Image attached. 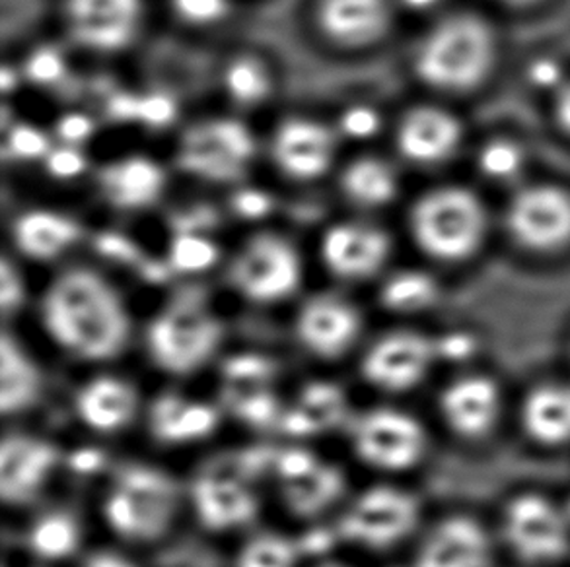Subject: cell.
Listing matches in <instances>:
<instances>
[{"mask_svg":"<svg viewBox=\"0 0 570 567\" xmlns=\"http://www.w3.org/2000/svg\"><path fill=\"white\" fill-rule=\"evenodd\" d=\"M41 325L61 350L85 361H109L131 340V315L114 284L86 267L65 270L47 286Z\"/></svg>","mask_w":570,"mask_h":567,"instance_id":"1","label":"cell"},{"mask_svg":"<svg viewBox=\"0 0 570 567\" xmlns=\"http://www.w3.org/2000/svg\"><path fill=\"white\" fill-rule=\"evenodd\" d=\"M497 61V39L478 16L455 14L436 23L415 57L419 78L440 92H470Z\"/></svg>","mask_w":570,"mask_h":567,"instance_id":"2","label":"cell"},{"mask_svg":"<svg viewBox=\"0 0 570 567\" xmlns=\"http://www.w3.org/2000/svg\"><path fill=\"white\" fill-rule=\"evenodd\" d=\"M223 337V321L205 296L186 290L150 319L145 345L155 368L168 376L186 377L213 360Z\"/></svg>","mask_w":570,"mask_h":567,"instance_id":"3","label":"cell"},{"mask_svg":"<svg viewBox=\"0 0 570 567\" xmlns=\"http://www.w3.org/2000/svg\"><path fill=\"white\" fill-rule=\"evenodd\" d=\"M179 509V488L168 472L150 465H127L104 499L109 529L127 543H158L168 535Z\"/></svg>","mask_w":570,"mask_h":567,"instance_id":"4","label":"cell"},{"mask_svg":"<svg viewBox=\"0 0 570 567\" xmlns=\"http://www.w3.org/2000/svg\"><path fill=\"white\" fill-rule=\"evenodd\" d=\"M489 230L487 208L463 187H440L423 195L411 210L416 246L432 259L458 262L478 253Z\"/></svg>","mask_w":570,"mask_h":567,"instance_id":"5","label":"cell"},{"mask_svg":"<svg viewBox=\"0 0 570 567\" xmlns=\"http://www.w3.org/2000/svg\"><path fill=\"white\" fill-rule=\"evenodd\" d=\"M421 504L411 491L393 486H372L347 507L337 535L348 545L387 550L416 529Z\"/></svg>","mask_w":570,"mask_h":567,"instance_id":"6","label":"cell"},{"mask_svg":"<svg viewBox=\"0 0 570 567\" xmlns=\"http://www.w3.org/2000/svg\"><path fill=\"white\" fill-rule=\"evenodd\" d=\"M301 257L285 238L262 233L249 239L232 262L230 282L254 304H277L301 286Z\"/></svg>","mask_w":570,"mask_h":567,"instance_id":"7","label":"cell"},{"mask_svg":"<svg viewBox=\"0 0 570 567\" xmlns=\"http://www.w3.org/2000/svg\"><path fill=\"white\" fill-rule=\"evenodd\" d=\"M255 153V140L236 119H213L195 125L179 146V168L215 183L238 181Z\"/></svg>","mask_w":570,"mask_h":567,"instance_id":"8","label":"cell"},{"mask_svg":"<svg viewBox=\"0 0 570 567\" xmlns=\"http://www.w3.org/2000/svg\"><path fill=\"white\" fill-rule=\"evenodd\" d=\"M351 441L364 465L385 472L415 467L426 451V431L407 412L395 408H372L358 416Z\"/></svg>","mask_w":570,"mask_h":567,"instance_id":"9","label":"cell"},{"mask_svg":"<svg viewBox=\"0 0 570 567\" xmlns=\"http://www.w3.org/2000/svg\"><path fill=\"white\" fill-rule=\"evenodd\" d=\"M507 231L532 253H557L570 246V192L557 185H528L507 208Z\"/></svg>","mask_w":570,"mask_h":567,"instance_id":"10","label":"cell"},{"mask_svg":"<svg viewBox=\"0 0 570 567\" xmlns=\"http://www.w3.org/2000/svg\"><path fill=\"white\" fill-rule=\"evenodd\" d=\"M502 530L507 545L522 560L551 564L569 553V514L541 496L514 499L507 507Z\"/></svg>","mask_w":570,"mask_h":567,"instance_id":"11","label":"cell"},{"mask_svg":"<svg viewBox=\"0 0 570 567\" xmlns=\"http://www.w3.org/2000/svg\"><path fill=\"white\" fill-rule=\"evenodd\" d=\"M439 340L413 330H395L376 340L364 354V381L384 392H407L423 384L439 361Z\"/></svg>","mask_w":570,"mask_h":567,"instance_id":"12","label":"cell"},{"mask_svg":"<svg viewBox=\"0 0 570 567\" xmlns=\"http://www.w3.org/2000/svg\"><path fill=\"white\" fill-rule=\"evenodd\" d=\"M220 468H208L191 484L189 498L193 511L205 529L213 533L239 529L259 514V499L252 488V478L239 460Z\"/></svg>","mask_w":570,"mask_h":567,"instance_id":"13","label":"cell"},{"mask_svg":"<svg viewBox=\"0 0 570 567\" xmlns=\"http://www.w3.org/2000/svg\"><path fill=\"white\" fill-rule=\"evenodd\" d=\"M65 14L78 46L116 53L137 38L142 0H65Z\"/></svg>","mask_w":570,"mask_h":567,"instance_id":"14","label":"cell"},{"mask_svg":"<svg viewBox=\"0 0 570 567\" xmlns=\"http://www.w3.org/2000/svg\"><path fill=\"white\" fill-rule=\"evenodd\" d=\"M296 338L312 356L333 361L347 356L363 330V317L340 296L309 298L296 315Z\"/></svg>","mask_w":570,"mask_h":567,"instance_id":"15","label":"cell"},{"mask_svg":"<svg viewBox=\"0 0 570 567\" xmlns=\"http://www.w3.org/2000/svg\"><path fill=\"white\" fill-rule=\"evenodd\" d=\"M59 449L41 437L7 434L0 444V498L23 506L46 488L59 465Z\"/></svg>","mask_w":570,"mask_h":567,"instance_id":"16","label":"cell"},{"mask_svg":"<svg viewBox=\"0 0 570 567\" xmlns=\"http://www.w3.org/2000/svg\"><path fill=\"white\" fill-rule=\"evenodd\" d=\"M392 253L384 230L366 223H337L325 231L322 259L335 277L361 280L376 275Z\"/></svg>","mask_w":570,"mask_h":567,"instance_id":"17","label":"cell"},{"mask_svg":"<svg viewBox=\"0 0 570 567\" xmlns=\"http://www.w3.org/2000/svg\"><path fill=\"white\" fill-rule=\"evenodd\" d=\"M273 156L286 176L312 181L324 176L332 166L335 139L324 125L294 117L275 132Z\"/></svg>","mask_w":570,"mask_h":567,"instance_id":"18","label":"cell"},{"mask_svg":"<svg viewBox=\"0 0 570 567\" xmlns=\"http://www.w3.org/2000/svg\"><path fill=\"white\" fill-rule=\"evenodd\" d=\"M316 20L325 38L343 47L379 43L392 28L387 0H317Z\"/></svg>","mask_w":570,"mask_h":567,"instance_id":"19","label":"cell"},{"mask_svg":"<svg viewBox=\"0 0 570 567\" xmlns=\"http://www.w3.org/2000/svg\"><path fill=\"white\" fill-rule=\"evenodd\" d=\"M462 139L463 129L458 117L432 106L409 111L397 129L400 152L419 166H436L450 160Z\"/></svg>","mask_w":570,"mask_h":567,"instance_id":"20","label":"cell"},{"mask_svg":"<svg viewBox=\"0 0 570 567\" xmlns=\"http://www.w3.org/2000/svg\"><path fill=\"white\" fill-rule=\"evenodd\" d=\"M491 538L479 523L454 517L439 523L416 554L415 567H489Z\"/></svg>","mask_w":570,"mask_h":567,"instance_id":"21","label":"cell"},{"mask_svg":"<svg viewBox=\"0 0 570 567\" xmlns=\"http://www.w3.org/2000/svg\"><path fill=\"white\" fill-rule=\"evenodd\" d=\"M502 397L491 379L463 377L448 387L440 399V410L448 428L468 439L483 437L501 418Z\"/></svg>","mask_w":570,"mask_h":567,"instance_id":"22","label":"cell"},{"mask_svg":"<svg viewBox=\"0 0 570 567\" xmlns=\"http://www.w3.org/2000/svg\"><path fill=\"white\" fill-rule=\"evenodd\" d=\"M139 392L116 376L92 377L78 389L75 410L86 428L98 434H116L139 415Z\"/></svg>","mask_w":570,"mask_h":567,"instance_id":"23","label":"cell"},{"mask_svg":"<svg viewBox=\"0 0 570 567\" xmlns=\"http://www.w3.org/2000/svg\"><path fill=\"white\" fill-rule=\"evenodd\" d=\"M104 197L121 210H140L155 205L166 189V173L158 161L131 156L111 161L98 176Z\"/></svg>","mask_w":570,"mask_h":567,"instance_id":"24","label":"cell"},{"mask_svg":"<svg viewBox=\"0 0 570 567\" xmlns=\"http://www.w3.org/2000/svg\"><path fill=\"white\" fill-rule=\"evenodd\" d=\"M218 410L203 400L189 399L178 392H166L153 402L148 428L156 441L184 445L210 436L218 426Z\"/></svg>","mask_w":570,"mask_h":567,"instance_id":"25","label":"cell"},{"mask_svg":"<svg viewBox=\"0 0 570 567\" xmlns=\"http://www.w3.org/2000/svg\"><path fill=\"white\" fill-rule=\"evenodd\" d=\"M348 416V402L340 385L312 381L291 407L283 410L278 428L294 437L317 436L340 428Z\"/></svg>","mask_w":570,"mask_h":567,"instance_id":"26","label":"cell"},{"mask_svg":"<svg viewBox=\"0 0 570 567\" xmlns=\"http://www.w3.org/2000/svg\"><path fill=\"white\" fill-rule=\"evenodd\" d=\"M43 391V376L22 342L2 332L0 338V412L22 415L38 405Z\"/></svg>","mask_w":570,"mask_h":567,"instance_id":"27","label":"cell"},{"mask_svg":"<svg viewBox=\"0 0 570 567\" xmlns=\"http://www.w3.org/2000/svg\"><path fill=\"white\" fill-rule=\"evenodd\" d=\"M20 253L33 261H51L77 243L80 226L55 210H28L12 228Z\"/></svg>","mask_w":570,"mask_h":567,"instance_id":"28","label":"cell"},{"mask_svg":"<svg viewBox=\"0 0 570 567\" xmlns=\"http://www.w3.org/2000/svg\"><path fill=\"white\" fill-rule=\"evenodd\" d=\"M345 494V475L340 467L317 460L306 472L281 480V498L298 519H316Z\"/></svg>","mask_w":570,"mask_h":567,"instance_id":"29","label":"cell"},{"mask_svg":"<svg viewBox=\"0 0 570 567\" xmlns=\"http://www.w3.org/2000/svg\"><path fill=\"white\" fill-rule=\"evenodd\" d=\"M522 424L535 444H570V385L549 384L533 389L522 407Z\"/></svg>","mask_w":570,"mask_h":567,"instance_id":"30","label":"cell"},{"mask_svg":"<svg viewBox=\"0 0 570 567\" xmlns=\"http://www.w3.org/2000/svg\"><path fill=\"white\" fill-rule=\"evenodd\" d=\"M341 187L356 205L384 207L397 195V176L379 158H358L343 171Z\"/></svg>","mask_w":570,"mask_h":567,"instance_id":"31","label":"cell"},{"mask_svg":"<svg viewBox=\"0 0 570 567\" xmlns=\"http://www.w3.org/2000/svg\"><path fill=\"white\" fill-rule=\"evenodd\" d=\"M277 376L275 361L262 354H238L224 364L223 399L226 407L259 392L273 391Z\"/></svg>","mask_w":570,"mask_h":567,"instance_id":"32","label":"cell"},{"mask_svg":"<svg viewBox=\"0 0 570 567\" xmlns=\"http://www.w3.org/2000/svg\"><path fill=\"white\" fill-rule=\"evenodd\" d=\"M436 280L421 270H401L385 280L380 299L393 314H421L439 299Z\"/></svg>","mask_w":570,"mask_h":567,"instance_id":"33","label":"cell"},{"mask_svg":"<svg viewBox=\"0 0 570 567\" xmlns=\"http://www.w3.org/2000/svg\"><path fill=\"white\" fill-rule=\"evenodd\" d=\"M108 116L121 123H139L163 129L178 116V106L168 93H116L108 101Z\"/></svg>","mask_w":570,"mask_h":567,"instance_id":"34","label":"cell"},{"mask_svg":"<svg viewBox=\"0 0 570 567\" xmlns=\"http://www.w3.org/2000/svg\"><path fill=\"white\" fill-rule=\"evenodd\" d=\"M31 553L47 561L65 560L77 553L80 527L65 511L47 514L33 523L28 537Z\"/></svg>","mask_w":570,"mask_h":567,"instance_id":"35","label":"cell"},{"mask_svg":"<svg viewBox=\"0 0 570 567\" xmlns=\"http://www.w3.org/2000/svg\"><path fill=\"white\" fill-rule=\"evenodd\" d=\"M224 86L236 103L254 106L269 93V72L255 57H239L224 72Z\"/></svg>","mask_w":570,"mask_h":567,"instance_id":"36","label":"cell"},{"mask_svg":"<svg viewBox=\"0 0 570 567\" xmlns=\"http://www.w3.org/2000/svg\"><path fill=\"white\" fill-rule=\"evenodd\" d=\"M298 558V546L291 538L259 533L242 546L236 567H296Z\"/></svg>","mask_w":570,"mask_h":567,"instance_id":"37","label":"cell"},{"mask_svg":"<svg viewBox=\"0 0 570 567\" xmlns=\"http://www.w3.org/2000/svg\"><path fill=\"white\" fill-rule=\"evenodd\" d=\"M479 171L493 183H517L525 171V152L522 146L509 139H497L481 148Z\"/></svg>","mask_w":570,"mask_h":567,"instance_id":"38","label":"cell"},{"mask_svg":"<svg viewBox=\"0 0 570 567\" xmlns=\"http://www.w3.org/2000/svg\"><path fill=\"white\" fill-rule=\"evenodd\" d=\"M218 261V247L207 236L193 230H181L170 241L168 265L176 272L199 275L215 267Z\"/></svg>","mask_w":570,"mask_h":567,"instance_id":"39","label":"cell"},{"mask_svg":"<svg viewBox=\"0 0 570 567\" xmlns=\"http://www.w3.org/2000/svg\"><path fill=\"white\" fill-rule=\"evenodd\" d=\"M7 150L18 160H39L51 152V142L33 125H14L8 129Z\"/></svg>","mask_w":570,"mask_h":567,"instance_id":"40","label":"cell"},{"mask_svg":"<svg viewBox=\"0 0 570 567\" xmlns=\"http://www.w3.org/2000/svg\"><path fill=\"white\" fill-rule=\"evenodd\" d=\"M23 72L33 84L51 86L65 77L67 64L62 54L53 47H39L28 57Z\"/></svg>","mask_w":570,"mask_h":567,"instance_id":"41","label":"cell"},{"mask_svg":"<svg viewBox=\"0 0 570 567\" xmlns=\"http://www.w3.org/2000/svg\"><path fill=\"white\" fill-rule=\"evenodd\" d=\"M46 168L57 179H75L85 173L88 161L80 146L61 145L47 153Z\"/></svg>","mask_w":570,"mask_h":567,"instance_id":"42","label":"cell"},{"mask_svg":"<svg viewBox=\"0 0 570 567\" xmlns=\"http://www.w3.org/2000/svg\"><path fill=\"white\" fill-rule=\"evenodd\" d=\"M379 111L368 106H353L341 116V131L347 135L348 139L364 140L376 137L380 131Z\"/></svg>","mask_w":570,"mask_h":567,"instance_id":"43","label":"cell"},{"mask_svg":"<svg viewBox=\"0 0 570 567\" xmlns=\"http://www.w3.org/2000/svg\"><path fill=\"white\" fill-rule=\"evenodd\" d=\"M179 18L189 23H213L228 10V0H174Z\"/></svg>","mask_w":570,"mask_h":567,"instance_id":"44","label":"cell"},{"mask_svg":"<svg viewBox=\"0 0 570 567\" xmlns=\"http://www.w3.org/2000/svg\"><path fill=\"white\" fill-rule=\"evenodd\" d=\"M23 296H26V288H23L22 278L18 275V270L8 259H2V267H0V307H2L4 315L20 309L23 304Z\"/></svg>","mask_w":570,"mask_h":567,"instance_id":"45","label":"cell"},{"mask_svg":"<svg viewBox=\"0 0 570 567\" xmlns=\"http://www.w3.org/2000/svg\"><path fill=\"white\" fill-rule=\"evenodd\" d=\"M232 208L244 220H262L269 215L273 199L269 192L259 191V189H242L234 195Z\"/></svg>","mask_w":570,"mask_h":567,"instance_id":"46","label":"cell"},{"mask_svg":"<svg viewBox=\"0 0 570 567\" xmlns=\"http://www.w3.org/2000/svg\"><path fill=\"white\" fill-rule=\"evenodd\" d=\"M528 72H530L532 86L540 88V90H551L553 93L559 92L570 80V78L564 77L563 64L556 61V59H549V57L538 59Z\"/></svg>","mask_w":570,"mask_h":567,"instance_id":"47","label":"cell"},{"mask_svg":"<svg viewBox=\"0 0 570 567\" xmlns=\"http://www.w3.org/2000/svg\"><path fill=\"white\" fill-rule=\"evenodd\" d=\"M94 121L85 113H67L57 123L62 145L80 146L92 137Z\"/></svg>","mask_w":570,"mask_h":567,"instance_id":"48","label":"cell"},{"mask_svg":"<svg viewBox=\"0 0 570 567\" xmlns=\"http://www.w3.org/2000/svg\"><path fill=\"white\" fill-rule=\"evenodd\" d=\"M98 247L109 259L119 262H139V249L132 246L129 239L116 236V233H106L98 239Z\"/></svg>","mask_w":570,"mask_h":567,"instance_id":"49","label":"cell"},{"mask_svg":"<svg viewBox=\"0 0 570 567\" xmlns=\"http://www.w3.org/2000/svg\"><path fill=\"white\" fill-rule=\"evenodd\" d=\"M82 567H137L131 560H127L121 554L111 550H100L86 558Z\"/></svg>","mask_w":570,"mask_h":567,"instance_id":"50","label":"cell"},{"mask_svg":"<svg viewBox=\"0 0 570 567\" xmlns=\"http://www.w3.org/2000/svg\"><path fill=\"white\" fill-rule=\"evenodd\" d=\"M557 123L570 137V80L556 93Z\"/></svg>","mask_w":570,"mask_h":567,"instance_id":"51","label":"cell"},{"mask_svg":"<svg viewBox=\"0 0 570 567\" xmlns=\"http://www.w3.org/2000/svg\"><path fill=\"white\" fill-rule=\"evenodd\" d=\"M16 82V72H12V70L8 69V67H4L2 69V72H0V84H2V88H4V92H8V90H12V86H14Z\"/></svg>","mask_w":570,"mask_h":567,"instance_id":"52","label":"cell"},{"mask_svg":"<svg viewBox=\"0 0 570 567\" xmlns=\"http://www.w3.org/2000/svg\"><path fill=\"white\" fill-rule=\"evenodd\" d=\"M502 4H507V7L514 8H525L533 7V4H538L540 0H501Z\"/></svg>","mask_w":570,"mask_h":567,"instance_id":"53","label":"cell"},{"mask_svg":"<svg viewBox=\"0 0 570 567\" xmlns=\"http://www.w3.org/2000/svg\"><path fill=\"white\" fill-rule=\"evenodd\" d=\"M324 567H345V566H341V564H327V566H324Z\"/></svg>","mask_w":570,"mask_h":567,"instance_id":"54","label":"cell"}]
</instances>
